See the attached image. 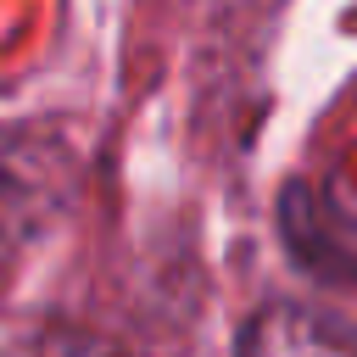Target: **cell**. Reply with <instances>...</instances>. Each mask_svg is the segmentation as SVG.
<instances>
[{
	"label": "cell",
	"instance_id": "6da1fadb",
	"mask_svg": "<svg viewBox=\"0 0 357 357\" xmlns=\"http://www.w3.org/2000/svg\"><path fill=\"white\" fill-rule=\"evenodd\" d=\"M240 357H357V318L307 301H268L240 329Z\"/></svg>",
	"mask_w": 357,
	"mask_h": 357
},
{
	"label": "cell",
	"instance_id": "7a4b0ae2",
	"mask_svg": "<svg viewBox=\"0 0 357 357\" xmlns=\"http://www.w3.org/2000/svg\"><path fill=\"white\" fill-rule=\"evenodd\" d=\"M6 357H123L112 340L89 335V329H73V324H45L33 335H22Z\"/></svg>",
	"mask_w": 357,
	"mask_h": 357
}]
</instances>
